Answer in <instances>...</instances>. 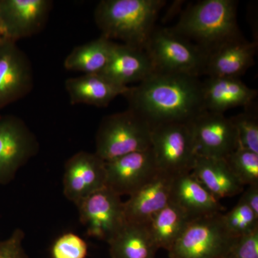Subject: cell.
I'll use <instances>...</instances> for the list:
<instances>
[{
	"label": "cell",
	"mask_w": 258,
	"mask_h": 258,
	"mask_svg": "<svg viewBox=\"0 0 258 258\" xmlns=\"http://www.w3.org/2000/svg\"><path fill=\"white\" fill-rule=\"evenodd\" d=\"M203 82L189 75L155 71L123 95L132 110L151 127L163 123H188L201 112Z\"/></svg>",
	"instance_id": "6da1fadb"
},
{
	"label": "cell",
	"mask_w": 258,
	"mask_h": 258,
	"mask_svg": "<svg viewBox=\"0 0 258 258\" xmlns=\"http://www.w3.org/2000/svg\"><path fill=\"white\" fill-rule=\"evenodd\" d=\"M234 0H202L190 5L173 31L210 55L227 42L242 37Z\"/></svg>",
	"instance_id": "7a4b0ae2"
},
{
	"label": "cell",
	"mask_w": 258,
	"mask_h": 258,
	"mask_svg": "<svg viewBox=\"0 0 258 258\" xmlns=\"http://www.w3.org/2000/svg\"><path fill=\"white\" fill-rule=\"evenodd\" d=\"M165 5L163 0H102L94 10L95 23L101 36L145 48Z\"/></svg>",
	"instance_id": "3957f363"
},
{
	"label": "cell",
	"mask_w": 258,
	"mask_h": 258,
	"mask_svg": "<svg viewBox=\"0 0 258 258\" xmlns=\"http://www.w3.org/2000/svg\"><path fill=\"white\" fill-rule=\"evenodd\" d=\"M152 147V127L132 110L106 115L96 134V154L110 161Z\"/></svg>",
	"instance_id": "277c9868"
},
{
	"label": "cell",
	"mask_w": 258,
	"mask_h": 258,
	"mask_svg": "<svg viewBox=\"0 0 258 258\" xmlns=\"http://www.w3.org/2000/svg\"><path fill=\"white\" fill-rule=\"evenodd\" d=\"M145 50L156 71L196 77L205 74L208 55L171 28L154 29Z\"/></svg>",
	"instance_id": "5b68a950"
},
{
	"label": "cell",
	"mask_w": 258,
	"mask_h": 258,
	"mask_svg": "<svg viewBox=\"0 0 258 258\" xmlns=\"http://www.w3.org/2000/svg\"><path fill=\"white\" fill-rule=\"evenodd\" d=\"M236 237L222 213L194 219L168 251L170 258H222L230 254Z\"/></svg>",
	"instance_id": "8992f818"
},
{
	"label": "cell",
	"mask_w": 258,
	"mask_h": 258,
	"mask_svg": "<svg viewBox=\"0 0 258 258\" xmlns=\"http://www.w3.org/2000/svg\"><path fill=\"white\" fill-rule=\"evenodd\" d=\"M151 148L159 171L173 176L192 171L198 154L190 122L152 127Z\"/></svg>",
	"instance_id": "52a82bcc"
},
{
	"label": "cell",
	"mask_w": 258,
	"mask_h": 258,
	"mask_svg": "<svg viewBox=\"0 0 258 258\" xmlns=\"http://www.w3.org/2000/svg\"><path fill=\"white\" fill-rule=\"evenodd\" d=\"M40 149L35 134L19 117L0 116V184H9Z\"/></svg>",
	"instance_id": "ba28073f"
},
{
	"label": "cell",
	"mask_w": 258,
	"mask_h": 258,
	"mask_svg": "<svg viewBox=\"0 0 258 258\" xmlns=\"http://www.w3.org/2000/svg\"><path fill=\"white\" fill-rule=\"evenodd\" d=\"M120 198L105 187L76 205L80 221L86 228L88 236L108 243L122 230L126 221Z\"/></svg>",
	"instance_id": "9c48e42d"
},
{
	"label": "cell",
	"mask_w": 258,
	"mask_h": 258,
	"mask_svg": "<svg viewBox=\"0 0 258 258\" xmlns=\"http://www.w3.org/2000/svg\"><path fill=\"white\" fill-rule=\"evenodd\" d=\"M51 0H0V30L3 38L17 42L37 35L48 21Z\"/></svg>",
	"instance_id": "30bf717a"
},
{
	"label": "cell",
	"mask_w": 258,
	"mask_h": 258,
	"mask_svg": "<svg viewBox=\"0 0 258 258\" xmlns=\"http://www.w3.org/2000/svg\"><path fill=\"white\" fill-rule=\"evenodd\" d=\"M34 85L31 62L17 42L0 40V109L22 99Z\"/></svg>",
	"instance_id": "8fae6325"
},
{
	"label": "cell",
	"mask_w": 258,
	"mask_h": 258,
	"mask_svg": "<svg viewBox=\"0 0 258 258\" xmlns=\"http://www.w3.org/2000/svg\"><path fill=\"white\" fill-rule=\"evenodd\" d=\"M62 185L64 196L76 206L106 187V161L95 152L76 153L64 164Z\"/></svg>",
	"instance_id": "7c38bea8"
},
{
	"label": "cell",
	"mask_w": 258,
	"mask_h": 258,
	"mask_svg": "<svg viewBox=\"0 0 258 258\" xmlns=\"http://www.w3.org/2000/svg\"><path fill=\"white\" fill-rule=\"evenodd\" d=\"M190 124L198 156L225 159L237 149L235 129L224 113L205 110Z\"/></svg>",
	"instance_id": "4fadbf2b"
},
{
	"label": "cell",
	"mask_w": 258,
	"mask_h": 258,
	"mask_svg": "<svg viewBox=\"0 0 258 258\" xmlns=\"http://www.w3.org/2000/svg\"><path fill=\"white\" fill-rule=\"evenodd\" d=\"M106 169V187L120 197L130 196L159 171L152 148L107 161Z\"/></svg>",
	"instance_id": "5bb4252c"
},
{
	"label": "cell",
	"mask_w": 258,
	"mask_h": 258,
	"mask_svg": "<svg viewBox=\"0 0 258 258\" xmlns=\"http://www.w3.org/2000/svg\"><path fill=\"white\" fill-rule=\"evenodd\" d=\"M174 176L159 171L155 176L129 196L125 203V221L147 224L154 215L170 203Z\"/></svg>",
	"instance_id": "9a60e30c"
},
{
	"label": "cell",
	"mask_w": 258,
	"mask_h": 258,
	"mask_svg": "<svg viewBox=\"0 0 258 258\" xmlns=\"http://www.w3.org/2000/svg\"><path fill=\"white\" fill-rule=\"evenodd\" d=\"M155 71L145 48L115 42L109 62L101 74L119 86L128 87L131 83L142 82Z\"/></svg>",
	"instance_id": "2e32d148"
},
{
	"label": "cell",
	"mask_w": 258,
	"mask_h": 258,
	"mask_svg": "<svg viewBox=\"0 0 258 258\" xmlns=\"http://www.w3.org/2000/svg\"><path fill=\"white\" fill-rule=\"evenodd\" d=\"M170 203L182 209L193 220L222 213L225 210L220 200L191 172L174 176L171 184Z\"/></svg>",
	"instance_id": "e0dca14e"
},
{
	"label": "cell",
	"mask_w": 258,
	"mask_h": 258,
	"mask_svg": "<svg viewBox=\"0 0 258 258\" xmlns=\"http://www.w3.org/2000/svg\"><path fill=\"white\" fill-rule=\"evenodd\" d=\"M257 43L243 37L227 42L208 56L205 74L209 78L240 79L254 64Z\"/></svg>",
	"instance_id": "ac0fdd59"
},
{
	"label": "cell",
	"mask_w": 258,
	"mask_h": 258,
	"mask_svg": "<svg viewBox=\"0 0 258 258\" xmlns=\"http://www.w3.org/2000/svg\"><path fill=\"white\" fill-rule=\"evenodd\" d=\"M203 94L204 110L224 113L235 107L252 106L257 91L247 87L240 79L208 78L203 82Z\"/></svg>",
	"instance_id": "d6986e66"
},
{
	"label": "cell",
	"mask_w": 258,
	"mask_h": 258,
	"mask_svg": "<svg viewBox=\"0 0 258 258\" xmlns=\"http://www.w3.org/2000/svg\"><path fill=\"white\" fill-rule=\"evenodd\" d=\"M72 105L86 104L105 108L116 97L123 96L129 86H119L102 74H86L64 82Z\"/></svg>",
	"instance_id": "ffe728a7"
},
{
	"label": "cell",
	"mask_w": 258,
	"mask_h": 258,
	"mask_svg": "<svg viewBox=\"0 0 258 258\" xmlns=\"http://www.w3.org/2000/svg\"><path fill=\"white\" fill-rule=\"evenodd\" d=\"M191 173L218 200L243 192V185L224 159L198 156Z\"/></svg>",
	"instance_id": "44dd1931"
},
{
	"label": "cell",
	"mask_w": 258,
	"mask_h": 258,
	"mask_svg": "<svg viewBox=\"0 0 258 258\" xmlns=\"http://www.w3.org/2000/svg\"><path fill=\"white\" fill-rule=\"evenodd\" d=\"M111 258H155L158 249L147 224L128 223L110 242Z\"/></svg>",
	"instance_id": "7402d4cb"
},
{
	"label": "cell",
	"mask_w": 258,
	"mask_h": 258,
	"mask_svg": "<svg viewBox=\"0 0 258 258\" xmlns=\"http://www.w3.org/2000/svg\"><path fill=\"white\" fill-rule=\"evenodd\" d=\"M115 42L101 36L74 47L64 60L68 71L86 74H101L109 62Z\"/></svg>",
	"instance_id": "603a6c76"
},
{
	"label": "cell",
	"mask_w": 258,
	"mask_h": 258,
	"mask_svg": "<svg viewBox=\"0 0 258 258\" xmlns=\"http://www.w3.org/2000/svg\"><path fill=\"white\" fill-rule=\"evenodd\" d=\"M192 220L182 209L169 203L152 217L147 226L157 248L169 251Z\"/></svg>",
	"instance_id": "cb8c5ba5"
},
{
	"label": "cell",
	"mask_w": 258,
	"mask_h": 258,
	"mask_svg": "<svg viewBox=\"0 0 258 258\" xmlns=\"http://www.w3.org/2000/svg\"><path fill=\"white\" fill-rule=\"evenodd\" d=\"M225 160L241 184H258V154L237 147Z\"/></svg>",
	"instance_id": "d4e9b609"
},
{
	"label": "cell",
	"mask_w": 258,
	"mask_h": 258,
	"mask_svg": "<svg viewBox=\"0 0 258 258\" xmlns=\"http://www.w3.org/2000/svg\"><path fill=\"white\" fill-rule=\"evenodd\" d=\"M254 104L230 118L237 135V147L258 154V116Z\"/></svg>",
	"instance_id": "484cf974"
},
{
	"label": "cell",
	"mask_w": 258,
	"mask_h": 258,
	"mask_svg": "<svg viewBox=\"0 0 258 258\" xmlns=\"http://www.w3.org/2000/svg\"><path fill=\"white\" fill-rule=\"evenodd\" d=\"M223 221L234 237L247 235L258 229V216L242 199L230 211L222 214Z\"/></svg>",
	"instance_id": "4316f807"
},
{
	"label": "cell",
	"mask_w": 258,
	"mask_h": 258,
	"mask_svg": "<svg viewBox=\"0 0 258 258\" xmlns=\"http://www.w3.org/2000/svg\"><path fill=\"white\" fill-rule=\"evenodd\" d=\"M88 244L74 232H64L59 236L50 248L51 258H86Z\"/></svg>",
	"instance_id": "83f0119b"
},
{
	"label": "cell",
	"mask_w": 258,
	"mask_h": 258,
	"mask_svg": "<svg viewBox=\"0 0 258 258\" xmlns=\"http://www.w3.org/2000/svg\"><path fill=\"white\" fill-rule=\"evenodd\" d=\"M230 254L234 258H258V229L236 237Z\"/></svg>",
	"instance_id": "f1b7e54d"
},
{
	"label": "cell",
	"mask_w": 258,
	"mask_h": 258,
	"mask_svg": "<svg viewBox=\"0 0 258 258\" xmlns=\"http://www.w3.org/2000/svg\"><path fill=\"white\" fill-rule=\"evenodd\" d=\"M25 234L15 229L9 237L0 240V258H29L23 247Z\"/></svg>",
	"instance_id": "f546056e"
},
{
	"label": "cell",
	"mask_w": 258,
	"mask_h": 258,
	"mask_svg": "<svg viewBox=\"0 0 258 258\" xmlns=\"http://www.w3.org/2000/svg\"><path fill=\"white\" fill-rule=\"evenodd\" d=\"M241 199L258 216V184L249 185Z\"/></svg>",
	"instance_id": "4dcf8cb0"
},
{
	"label": "cell",
	"mask_w": 258,
	"mask_h": 258,
	"mask_svg": "<svg viewBox=\"0 0 258 258\" xmlns=\"http://www.w3.org/2000/svg\"><path fill=\"white\" fill-rule=\"evenodd\" d=\"M222 258H234L232 257V255H231L230 254H227V255L225 256V257H222Z\"/></svg>",
	"instance_id": "1f68e13d"
},
{
	"label": "cell",
	"mask_w": 258,
	"mask_h": 258,
	"mask_svg": "<svg viewBox=\"0 0 258 258\" xmlns=\"http://www.w3.org/2000/svg\"><path fill=\"white\" fill-rule=\"evenodd\" d=\"M3 39V36H2L1 30H0V40Z\"/></svg>",
	"instance_id": "d6a6232c"
}]
</instances>
